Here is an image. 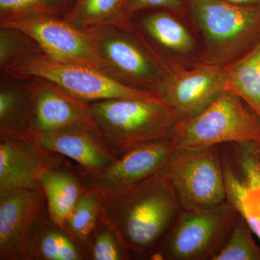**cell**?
Segmentation results:
<instances>
[{
  "instance_id": "cell-26",
  "label": "cell",
  "mask_w": 260,
  "mask_h": 260,
  "mask_svg": "<svg viewBox=\"0 0 260 260\" xmlns=\"http://www.w3.org/2000/svg\"><path fill=\"white\" fill-rule=\"evenodd\" d=\"M87 250L89 259L126 260L132 257L115 230L101 216L89 237Z\"/></svg>"
},
{
  "instance_id": "cell-6",
  "label": "cell",
  "mask_w": 260,
  "mask_h": 260,
  "mask_svg": "<svg viewBox=\"0 0 260 260\" xmlns=\"http://www.w3.org/2000/svg\"><path fill=\"white\" fill-rule=\"evenodd\" d=\"M238 214L228 201L210 209H181L151 259L213 260L229 239Z\"/></svg>"
},
{
  "instance_id": "cell-13",
  "label": "cell",
  "mask_w": 260,
  "mask_h": 260,
  "mask_svg": "<svg viewBox=\"0 0 260 260\" xmlns=\"http://www.w3.org/2000/svg\"><path fill=\"white\" fill-rule=\"evenodd\" d=\"M160 98L177 111L181 119L198 114L225 90V67L200 62L186 70L171 59Z\"/></svg>"
},
{
  "instance_id": "cell-24",
  "label": "cell",
  "mask_w": 260,
  "mask_h": 260,
  "mask_svg": "<svg viewBox=\"0 0 260 260\" xmlns=\"http://www.w3.org/2000/svg\"><path fill=\"white\" fill-rule=\"evenodd\" d=\"M101 211L100 194L86 189L65 220L63 229L87 248L89 237L96 226Z\"/></svg>"
},
{
  "instance_id": "cell-19",
  "label": "cell",
  "mask_w": 260,
  "mask_h": 260,
  "mask_svg": "<svg viewBox=\"0 0 260 260\" xmlns=\"http://www.w3.org/2000/svg\"><path fill=\"white\" fill-rule=\"evenodd\" d=\"M30 80L1 74L0 133L23 134L30 131L34 108Z\"/></svg>"
},
{
  "instance_id": "cell-18",
  "label": "cell",
  "mask_w": 260,
  "mask_h": 260,
  "mask_svg": "<svg viewBox=\"0 0 260 260\" xmlns=\"http://www.w3.org/2000/svg\"><path fill=\"white\" fill-rule=\"evenodd\" d=\"M133 21L135 28L157 54L167 51L188 55L194 51L192 36L177 15L170 12H154L142 17L138 23Z\"/></svg>"
},
{
  "instance_id": "cell-20",
  "label": "cell",
  "mask_w": 260,
  "mask_h": 260,
  "mask_svg": "<svg viewBox=\"0 0 260 260\" xmlns=\"http://www.w3.org/2000/svg\"><path fill=\"white\" fill-rule=\"evenodd\" d=\"M83 259H89L87 248L54 223L48 213L34 234L29 260Z\"/></svg>"
},
{
  "instance_id": "cell-23",
  "label": "cell",
  "mask_w": 260,
  "mask_h": 260,
  "mask_svg": "<svg viewBox=\"0 0 260 260\" xmlns=\"http://www.w3.org/2000/svg\"><path fill=\"white\" fill-rule=\"evenodd\" d=\"M37 42L16 28L0 25V73L6 74L42 54Z\"/></svg>"
},
{
  "instance_id": "cell-11",
  "label": "cell",
  "mask_w": 260,
  "mask_h": 260,
  "mask_svg": "<svg viewBox=\"0 0 260 260\" xmlns=\"http://www.w3.org/2000/svg\"><path fill=\"white\" fill-rule=\"evenodd\" d=\"M47 214L42 189H17L0 198V259L29 260L34 234Z\"/></svg>"
},
{
  "instance_id": "cell-14",
  "label": "cell",
  "mask_w": 260,
  "mask_h": 260,
  "mask_svg": "<svg viewBox=\"0 0 260 260\" xmlns=\"http://www.w3.org/2000/svg\"><path fill=\"white\" fill-rule=\"evenodd\" d=\"M58 156L29 133H0V198L17 189H42L41 177Z\"/></svg>"
},
{
  "instance_id": "cell-15",
  "label": "cell",
  "mask_w": 260,
  "mask_h": 260,
  "mask_svg": "<svg viewBox=\"0 0 260 260\" xmlns=\"http://www.w3.org/2000/svg\"><path fill=\"white\" fill-rule=\"evenodd\" d=\"M30 88L34 108L29 133L95 129L90 104L80 102L56 84L40 77L31 78Z\"/></svg>"
},
{
  "instance_id": "cell-2",
  "label": "cell",
  "mask_w": 260,
  "mask_h": 260,
  "mask_svg": "<svg viewBox=\"0 0 260 260\" xmlns=\"http://www.w3.org/2000/svg\"><path fill=\"white\" fill-rule=\"evenodd\" d=\"M203 34L201 62L226 66L260 44V4L225 0H184Z\"/></svg>"
},
{
  "instance_id": "cell-28",
  "label": "cell",
  "mask_w": 260,
  "mask_h": 260,
  "mask_svg": "<svg viewBox=\"0 0 260 260\" xmlns=\"http://www.w3.org/2000/svg\"><path fill=\"white\" fill-rule=\"evenodd\" d=\"M186 8L184 0H127L125 15L129 20H133L135 15L143 10L161 8L177 16L184 17Z\"/></svg>"
},
{
  "instance_id": "cell-10",
  "label": "cell",
  "mask_w": 260,
  "mask_h": 260,
  "mask_svg": "<svg viewBox=\"0 0 260 260\" xmlns=\"http://www.w3.org/2000/svg\"><path fill=\"white\" fill-rule=\"evenodd\" d=\"M170 138L135 145L99 172L79 170L85 188L99 194L124 189L161 174L174 153Z\"/></svg>"
},
{
  "instance_id": "cell-5",
  "label": "cell",
  "mask_w": 260,
  "mask_h": 260,
  "mask_svg": "<svg viewBox=\"0 0 260 260\" xmlns=\"http://www.w3.org/2000/svg\"><path fill=\"white\" fill-rule=\"evenodd\" d=\"M237 95L225 90L202 112L179 119L171 135L177 151H194L231 143H260V118Z\"/></svg>"
},
{
  "instance_id": "cell-7",
  "label": "cell",
  "mask_w": 260,
  "mask_h": 260,
  "mask_svg": "<svg viewBox=\"0 0 260 260\" xmlns=\"http://www.w3.org/2000/svg\"><path fill=\"white\" fill-rule=\"evenodd\" d=\"M177 195L181 210L210 209L227 201L220 145L174 150L161 173Z\"/></svg>"
},
{
  "instance_id": "cell-21",
  "label": "cell",
  "mask_w": 260,
  "mask_h": 260,
  "mask_svg": "<svg viewBox=\"0 0 260 260\" xmlns=\"http://www.w3.org/2000/svg\"><path fill=\"white\" fill-rule=\"evenodd\" d=\"M126 1L73 0L61 18L82 30L105 25L134 28L133 20H129L125 15Z\"/></svg>"
},
{
  "instance_id": "cell-22",
  "label": "cell",
  "mask_w": 260,
  "mask_h": 260,
  "mask_svg": "<svg viewBox=\"0 0 260 260\" xmlns=\"http://www.w3.org/2000/svg\"><path fill=\"white\" fill-rule=\"evenodd\" d=\"M224 67L225 90L240 98L260 118V44Z\"/></svg>"
},
{
  "instance_id": "cell-25",
  "label": "cell",
  "mask_w": 260,
  "mask_h": 260,
  "mask_svg": "<svg viewBox=\"0 0 260 260\" xmlns=\"http://www.w3.org/2000/svg\"><path fill=\"white\" fill-rule=\"evenodd\" d=\"M73 0H0V22L28 17H62Z\"/></svg>"
},
{
  "instance_id": "cell-16",
  "label": "cell",
  "mask_w": 260,
  "mask_h": 260,
  "mask_svg": "<svg viewBox=\"0 0 260 260\" xmlns=\"http://www.w3.org/2000/svg\"><path fill=\"white\" fill-rule=\"evenodd\" d=\"M29 133L42 148L70 159L85 172H101L118 157L95 128Z\"/></svg>"
},
{
  "instance_id": "cell-4",
  "label": "cell",
  "mask_w": 260,
  "mask_h": 260,
  "mask_svg": "<svg viewBox=\"0 0 260 260\" xmlns=\"http://www.w3.org/2000/svg\"><path fill=\"white\" fill-rule=\"evenodd\" d=\"M95 129L118 156L135 145L170 138L180 116L161 98L90 103Z\"/></svg>"
},
{
  "instance_id": "cell-9",
  "label": "cell",
  "mask_w": 260,
  "mask_h": 260,
  "mask_svg": "<svg viewBox=\"0 0 260 260\" xmlns=\"http://www.w3.org/2000/svg\"><path fill=\"white\" fill-rule=\"evenodd\" d=\"M227 201L260 241L259 143L220 145Z\"/></svg>"
},
{
  "instance_id": "cell-3",
  "label": "cell",
  "mask_w": 260,
  "mask_h": 260,
  "mask_svg": "<svg viewBox=\"0 0 260 260\" xmlns=\"http://www.w3.org/2000/svg\"><path fill=\"white\" fill-rule=\"evenodd\" d=\"M86 30L91 36L99 70L123 85L160 96L169 73L168 63L136 28L105 25Z\"/></svg>"
},
{
  "instance_id": "cell-29",
  "label": "cell",
  "mask_w": 260,
  "mask_h": 260,
  "mask_svg": "<svg viewBox=\"0 0 260 260\" xmlns=\"http://www.w3.org/2000/svg\"><path fill=\"white\" fill-rule=\"evenodd\" d=\"M225 1L237 5L260 4V0H225Z\"/></svg>"
},
{
  "instance_id": "cell-30",
  "label": "cell",
  "mask_w": 260,
  "mask_h": 260,
  "mask_svg": "<svg viewBox=\"0 0 260 260\" xmlns=\"http://www.w3.org/2000/svg\"><path fill=\"white\" fill-rule=\"evenodd\" d=\"M259 154H260V143H259Z\"/></svg>"
},
{
  "instance_id": "cell-27",
  "label": "cell",
  "mask_w": 260,
  "mask_h": 260,
  "mask_svg": "<svg viewBox=\"0 0 260 260\" xmlns=\"http://www.w3.org/2000/svg\"><path fill=\"white\" fill-rule=\"evenodd\" d=\"M252 234L246 220L238 214L229 239L213 260H260V247Z\"/></svg>"
},
{
  "instance_id": "cell-1",
  "label": "cell",
  "mask_w": 260,
  "mask_h": 260,
  "mask_svg": "<svg viewBox=\"0 0 260 260\" xmlns=\"http://www.w3.org/2000/svg\"><path fill=\"white\" fill-rule=\"evenodd\" d=\"M99 194L101 218L115 230L132 257H152L181 211L177 195L161 174Z\"/></svg>"
},
{
  "instance_id": "cell-12",
  "label": "cell",
  "mask_w": 260,
  "mask_h": 260,
  "mask_svg": "<svg viewBox=\"0 0 260 260\" xmlns=\"http://www.w3.org/2000/svg\"><path fill=\"white\" fill-rule=\"evenodd\" d=\"M0 25L25 32L37 43L46 55L54 60L99 68L88 30L76 28L61 17H28L2 21Z\"/></svg>"
},
{
  "instance_id": "cell-17",
  "label": "cell",
  "mask_w": 260,
  "mask_h": 260,
  "mask_svg": "<svg viewBox=\"0 0 260 260\" xmlns=\"http://www.w3.org/2000/svg\"><path fill=\"white\" fill-rule=\"evenodd\" d=\"M40 185L45 195L51 220L63 229L68 215L86 190L78 166L73 165L59 155L43 173Z\"/></svg>"
},
{
  "instance_id": "cell-8",
  "label": "cell",
  "mask_w": 260,
  "mask_h": 260,
  "mask_svg": "<svg viewBox=\"0 0 260 260\" xmlns=\"http://www.w3.org/2000/svg\"><path fill=\"white\" fill-rule=\"evenodd\" d=\"M6 74L23 78L40 77L87 104L112 99L160 98L149 90L123 85L95 67L54 60L44 53L31 58Z\"/></svg>"
}]
</instances>
